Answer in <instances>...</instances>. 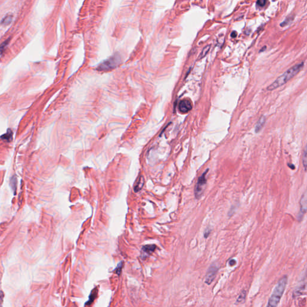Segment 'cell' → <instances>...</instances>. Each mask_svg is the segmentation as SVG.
I'll list each match as a JSON object with an SVG mask.
<instances>
[{"instance_id":"obj_13","label":"cell","mask_w":307,"mask_h":307,"mask_svg":"<svg viewBox=\"0 0 307 307\" xmlns=\"http://www.w3.org/2000/svg\"><path fill=\"white\" fill-rule=\"evenodd\" d=\"M12 18H13V16H11V15H7L1 21V24L2 25H7L8 24H10L11 21H12Z\"/></svg>"},{"instance_id":"obj_18","label":"cell","mask_w":307,"mask_h":307,"mask_svg":"<svg viewBox=\"0 0 307 307\" xmlns=\"http://www.w3.org/2000/svg\"><path fill=\"white\" fill-rule=\"evenodd\" d=\"M122 266H123V262H120V263L118 265L117 267L116 268V269H115V271H116V273H117V274H118V275H119V274L121 273V270H122L121 269H122Z\"/></svg>"},{"instance_id":"obj_9","label":"cell","mask_w":307,"mask_h":307,"mask_svg":"<svg viewBox=\"0 0 307 307\" xmlns=\"http://www.w3.org/2000/svg\"><path fill=\"white\" fill-rule=\"evenodd\" d=\"M265 121H266L265 117L262 116V118H260V119L259 120V121L257 122V123L256 126L255 131L256 133L259 132L262 130V129L263 128V127L264 126V125L265 124Z\"/></svg>"},{"instance_id":"obj_4","label":"cell","mask_w":307,"mask_h":307,"mask_svg":"<svg viewBox=\"0 0 307 307\" xmlns=\"http://www.w3.org/2000/svg\"><path fill=\"white\" fill-rule=\"evenodd\" d=\"M119 58L115 55L102 63L98 67L99 70H109L116 67L119 63Z\"/></svg>"},{"instance_id":"obj_17","label":"cell","mask_w":307,"mask_h":307,"mask_svg":"<svg viewBox=\"0 0 307 307\" xmlns=\"http://www.w3.org/2000/svg\"><path fill=\"white\" fill-rule=\"evenodd\" d=\"M302 163L304 165L305 170L306 171V168H307V150H306V148H305V150H304V154H303V156H302Z\"/></svg>"},{"instance_id":"obj_23","label":"cell","mask_w":307,"mask_h":307,"mask_svg":"<svg viewBox=\"0 0 307 307\" xmlns=\"http://www.w3.org/2000/svg\"><path fill=\"white\" fill-rule=\"evenodd\" d=\"M237 32H235V31H233V32L232 33V34H231V37H232V38H235V37H237Z\"/></svg>"},{"instance_id":"obj_12","label":"cell","mask_w":307,"mask_h":307,"mask_svg":"<svg viewBox=\"0 0 307 307\" xmlns=\"http://www.w3.org/2000/svg\"><path fill=\"white\" fill-rule=\"evenodd\" d=\"M12 137H13V133L10 129H8L6 133L1 136V138L2 139L6 140L7 142H10L12 140Z\"/></svg>"},{"instance_id":"obj_2","label":"cell","mask_w":307,"mask_h":307,"mask_svg":"<svg viewBox=\"0 0 307 307\" xmlns=\"http://www.w3.org/2000/svg\"><path fill=\"white\" fill-rule=\"evenodd\" d=\"M287 284V277L284 276L278 281L275 286L273 293L271 296L268 304V307H276L282 298Z\"/></svg>"},{"instance_id":"obj_8","label":"cell","mask_w":307,"mask_h":307,"mask_svg":"<svg viewBox=\"0 0 307 307\" xmlns=\"http://www.w3.org/2000/svg\"><path fill=\"white\" fill-rule=\"evenodd\" d=\"M97 296V288H96L91 292L90 295L89 296V300L86 302L85 305H90L93 302Z\"/></svg>"},{"instance_id":"obj_1","label":"cell","mask_w":307,"mask_h":307,"mask_svg":"<svg viewBox=\"0 0 307 307\" xmlns=\"http://www.w3.org/2000/svg\"><path fill=\"white\" fill-rule=\"evenodd\" d=\"M304 67V63H301L299 64H296L292 68L289 69L286 72H284L283 74L279 76L273 83L270 85L267 90L269 91H273L276 88L280 87L281 86L284 85L286 82H287L290 79L293 78L295 76H296Z\"/></svg>"},{"instance_id":"obj_19","label":"cell","mask_w":307,"mask_h":307,"mask_svg":"<svg viewBox=\"0 0 307 307\" xmlns=\"http://www.w3.org/2000/svg\"><path fill=\"white\" fill-rule=\"evenodd\" d=\"M266 1L267 0H257V5L259 7H263L266 3Z\"/></svg>"},{"instance_id":"obj_21","label":"cell","mask_w":307,"mask_h":307,"mask_svg":"<svg viewBox=\"0 0 307 307\" xmlns=\"http://www.w3.org/2000/svg\"><path fill=\"white\" fill-rule=\"evenodd\" d=\"M210 234H211V230L210 229L206 230V231H205V233H204V237H205V238H207L209 237Z\"/></svg>"},{"instance_id":"obj_3","label":"cell","mask_w":307,"mask_h":307,"mask_svg":"<svg viewBox=\"0 0 307 307\" xmlns=\"http://www.w3.org/2000/svg\"><path fill=\"white\" fill-rule=\"evenodd\" d=\"M208 171V169L205 171V172L201 176L197 182L196 185L194 189V194L195 197L197 199H199L203 195L205 190V186L206 184V175Z\"/></svg>"},{"instance_id":"obj_10","label":"cell","mask_w":307,"mask_h":307,"mask_svg":"<svg viewBox=\"0 0 307 307\" xmlns=\"http://www.w3.org/2000/svg\"><path fill=\"white\" fill-rule=\"evenodd\" d=\"M143 184H144V179H143V176H140L138 179V180L137 181L136 184L135 186V188H134L135 191V192L139 191L142 188Z\"/></svg>"},{"instance_id":"obj_22","label":"cell","mask_w":307,"mask_h":307,"mask_svg":"<svg viewBox=\"0 0 307 307\" xmlns=\"http://www.w3.org/2000/svg\"><path fill=\"white\" fill-rule=\"evenodd\" d=\"M4 299V293L2 291H0V305H1Z\"/></svg>"},{"instance_id":"obj_11","label":"cell","mask_w":307,"mask_h":307,"mask_svg":"<svg viewBox=\"0 0 307 307\" xmlns=\"http://www.w3.org/2000/svg\"><path fill=\"white\" fill-rule=\"evenodd\" d=\"M156 246L154 245H146L142 247V250L148 254H151L155 249Z\"/></svg>"},{"instance_id":"obj_16","label":"cell","mask_w":307,"mask_h":307,"mask_svg":"<svg viewBox=\"0 0 307 307\" xmlns=\"http://www.w3.org/2000/svg\"><path fill=\"white\" fill-rule=\"evenodd\" d=\"M210 47H211V46H210V45H208V46H206V47H205L204 48V49L202 50V51L201 54H200V55H199V59H201V58H204V57H205V56L206 55V54H207V52H209V49H210Z\"/></svg>"},{"instance_id":"obj_6","label":"cell","mask_w":307,"mask_h":307,"mask_svg":"<svg viewBox=\"0 0 307 307\" xmlns=\"http://www.w3.org/2000/svg\"><path fill=\"white\" fill-rule=\"evenodd\" d=\"M301 209L300 212H299L298 215V219L299 221L302 220V219L304 217V214L306 213L307 211V193H304V194L302 195L301 200Z\"/></svg>"},{"instance_id":"obj_20","label":"cell","mask_w":307,"mask_h":307,"mask_svg":"<svg viewBox=\"0 0 307 307\" xmlns=\"http://www.w3.org/2000/svg\"><path fill=\"white\" fill-rule=\"evenodd\" d=\"M236 263H237V262H236V260H234V259H231V260H230V261L229 262V265H230V266H235V265H236Z\"/></svg>"},{"instance_id":"obj_14","label":"cell","mask_w":307,"mask_h":307,"mask_svg":"<svg viewBox=\"0 0 307 307\" xmlns=\"http://www.w3.org/2000/svg\"><path fill=\"white\" fill-rule=\"evenodd\" d=\"M9 40L10 39H7L6 41H5L4 43H2L1 44V45L0 46V58H1V57L3 55V53L5 49V48L7 47L8 44V42H9Z\"/></svg>"},{"instance_id":"obj_5","label":"cell","mask_w":307,"mask_h":307,"mask_svg":"<svg viewBox=\"0 0 307 307\" xmlns=\"http://www.w3.org/2000/svg\"><path fill=\"white\" fill-rule=\"evenodd\" d=\"M218 266H217V264L213 263L210 266V267L209 268V269L206 273V275L205 283L206 284L209 285L213 282V281L214 280V279L217 275V273H218Z\"/></svg>"},{"instance_id":"obj_7","label":"cell","mask_w":307,"mask_h":307,"mask_svg":"<svg viewBox=\"0 0 307 307\" xmlns=\"http://www.w3.org/2000/svg\"><path fill=\"white\" fill-rule=\"evenodd\" d=\"M192 109V105L191 102L187 100L184 99L181 101L179 104V110L182 113H188Z\"/></svg>"},{"instance_id":"obj_15","label":"cell","mask_w":307,"mask_h":307,"mask_svg":"<svg viewBox=\"0 0 307 307\" xmlns=\"http://www.w3.org/2000/svg\"><path fill=\"white\" fill-rule=\"evenodd\" d=\"M245 297H246V292L243 290L240 293V295L238 296L237 301V304H240V303H243L245 299Z\"/></svg>"}]
</instances>
